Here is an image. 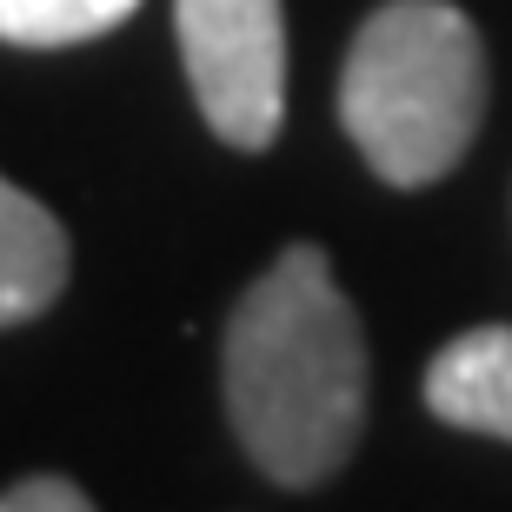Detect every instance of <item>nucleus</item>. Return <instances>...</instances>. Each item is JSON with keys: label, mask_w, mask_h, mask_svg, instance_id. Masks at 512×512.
Wrapping results in <instances>:
<instances>
[{"label": "nucleus", "mask_w": 512, "mask_h": 512, "mask_svg": "<svg viewBox=\"0 0 512 512\" xmlns=\"http://www.w3.org/2000/svg\"><path fill=\"white\" fill-rule=\"evenodd\" d=\"M426 406L446 426L512 439V326H473L426 366Z\"/></svg>", "instance_id": "4"}, {"label": "nucleus", "mask_w": 512, "mask_h": 512, "mask_svg": "<svg viewBox=\"0 0 512 512\" xmlns=\"http://www.w3.org/2000/svg\"><path fill=\"white\" fill-rule=\"evenodd\" d=\"M140 0H0V40L20 47H74L133 14Z\"/></svg>", "instance_id": "6"}, {"label": "nucleus", "mask_w": 512, "mask_h": 512, "mask_svg": "<svg viewBox=\"0 0 512 512\" xmlns=\"http://www.w3.org/2000/svg\"><path fill=\"white\" fill-rule=\"evenodd\" d=\"M67 286V233L34 193L0 180V326L34 320Z\"/></svg>", "instance_id": "5"}, {"label": "nucleus", "mask_w": 512, "mask_h": 512, "mask_svg": "<svg viewBox=\"0 0 512 512\" xmlns=\"http://www.w3.org/2000/svg\"><path fill=\"white\" fill-rule=\"evenodd\" d=\"M0 512H94V499L67 479H20L14 493H0Z\"/></svg>", "instance_id": "7"}, {"label": "nucleus", "mask_w": 512, "mask_h": 512, "mask_svg": "<svg viewBox=\"0 0 512 512\" xmlns=\"http://www.w3.org/2000/svg\"><path fill=\"white\" fill-rule=\"evenodd\" d=\"M486 114V54L453 0H393L360 27L340 74V120L393 187L459 167Z\"/></svg>", "instance_id": "2"}, {"label": "nucleus", "mask_w": 512, "mask_h": 512, "mask_svg": "<svg viewBox=\"0 0 512 512\" xmlns=\"http://www.w3.org/2000/svg\"><path fill=\"white\" fill-rule=\"evenodd\" d=\"M233 433L266 479L320 486L360 439L366 340L320 247H286L227 326Z\"/></svg>", "instance_id": "1"}, {"label": "nucleus", "mask_w": 512, "mask_h": 512, "mask_svg": "<svg viewBox=\"0 0 512 512\" xmlns=\"http://www.w3.org/2000/svg\"><path fill=\"white\" fill-rule=\"evenodd\" d=\"M187 80L207 127L260 153L286 114V20L280 0H173Z\"/></svg>", "instance_id": "3"}]
</instances>
